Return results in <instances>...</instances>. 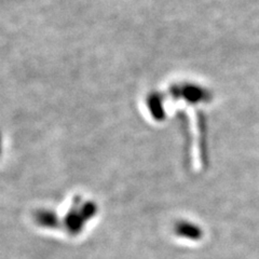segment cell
<instances>
[{"label": "cell", "instance_id": "6da1fadb", "mask_svg": "<svg viewBox=\"0 0 259 259\" xmlns=\"http://www.w3.org/2000/svg\"><path fill=\"white\" fill-rule=\"evenodd\" d=\"M36 220L40 225L49 227V228H55L58 225V217L50 210H39L36 215Z\"/></svg>", "mask_w": 259, "mask_h": 259}, {"label": "cell", "instance_id": "7a4b0ae2", "mask_svg": "<svg viewBox=\"0 0 259 259\" xmlns=\"http://www.w3.org/2000/svg\"><path fill=\"white\" fill-rule=\"evenodd\" d=\"M0 150H2V144H0Z\"/></svg>", "mask_w": 259, "mask_h": 259}]
</instances>
